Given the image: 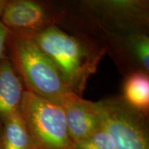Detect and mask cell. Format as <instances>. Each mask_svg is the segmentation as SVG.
<instances>
[{
  "label": "cell",
  "instance_id": "5",
  "mask_svg": "<svg viewBox=\"0 0 149 149\" xmlns=\"http://www.w3.org/2000/svg\"><path fill=\"white\" fill-rule=\"evenodd\" d=\"M80 5L89 18L111 33H146L148 1L86 0L81 1Z\"/></svg>",
  "mask_w": 149,
  "mask_h": 149
},
{
  "label": "cell",
  "instance_id": "2",
  "mask_svg": "<svg viewBox=\"0 0 149 149\" xmlns=\"http://www.w3.org/2000/svg\"><path fill=\"white\" fill-rule=\"evenodd\" d=\"M6 47L25 91L60 106L74 94L49 57L31 37L8 31Z\"/></svg>",
  "mask_w": 149,
  "mask_h": 149
},
{
  "label": "cell",
  "instance_id": "11",
  "mask_svg": "<svg viewBox=\"0 0 149 149\" xmlns=\"http://www.w3.org/2000/svg\"><path fill=\"white\" fill-rule=\"evenodd\" d=\"M122 98L126 103L145 114L149 111V77L144 72L137 71L126 77Z\"/></svg>",
  "mask_w": 149,
  "mask_h": 149
},
{
  "label": "cell",
  "instance_id": "8",
  "mask_svg": "<svg viewBox=\"0 0 149 149\" xmlns=\"http://www.w3.org/2000/svg\"><path fill=\"white\" fill-rule=\"evenodd\" d=\"M115 36L118 57L129 61L135 66V71L148 74L149 71V37L146 33H112Z\"/></svg>",
  "mask_w": 149,
  "mask_h": 149
},
{
  "label": "cell",
  "instance_id": "14",
  "mask_svg": "<svg viewBox=\"0 0 149 149\" xmlns=\"http://www.w3.org/2000/svg\"><path fill=\"white\" fill-rule=\"evenodd\" d=\"M7 2H8V1H6V0H0V17L2 15Z\"/></svg>",
  "mask_w": 149,
  "mask_h": 149
},
{
  "label": "cell",
  "instance_id": "6",
  "mask_svg": "<svg viewBox=\"0 0 149 149\" xmlns=\"http://www.w3.org/2000/svg\"><path fill=\"white\" fill-rule=\"evenodd\" d=\"M1 20L9 32L30 35L57 25L61 14L56 13L50 6L33 0L8 1Z\"/></svg>",
  "mask_w": 149,
  "mask_h": 149
},
{
  "label": "cell",
  "instance_id": "13",
  "mask_svg": "<svg viewBox=\"0 0 149 149\" xmlns=\"http://www.w3.org/2000/svg\"><path fill=\"white\" fill-rule=\"evenodd\" d=\"M8 37V30L0 21V61L4 56Z\"/></svg>",
  "mask_w": 149,
  "mask_h": 149
},
{
  "label": "cell",
  "instance_id": "9",
  "mask_svg": "<svg viewBox=\"0 0 149 149\" xmlns=\"http://www.w3.org/2000/svg\"><path fill=\"white\" fill-rule=\"evenodd\" d=\"M24 86L8 57L0 61V118L19 111Z\"/></svg>",
  "mask_w": 149,
  "mask_h": 149
},
{
  "label": "cell",
  "instance_id": "15",
  "mask_svg": "<svg viewBox=\"0 0 149 149\" xmlns=\"http://www.w3.org/2000/svg\"><path fill=\"white\" fill-rule=\"evenodd\" d=\"M1 130H2V121L0 118V148H1Z\"/></svg>",
  "mask_w": 149,
  "mask_h": 149
},
{
  "label": "cell",
  "instance_id": "3",
  "mask_svg": "<svg viewBox=\"0 0 149 149\" xmlns=\"http://www.w3.org/2000/svg\"><path fill=\"white\" fill-rule=\"evenodd\" d=\"M19 111L33 149H74L61 106L24 91Z\"/></svg>",
  "mask_w": 149,
  "mask_h": 149
},
{
  "label": "cell",
  "instance_id": "7",
  "mask_svg": "<svg viewBox=\"0 0 149 149\" xmlns=\"http://www.w3.org/2000/svg\"><path fill=\"white\" fill-rule=\"evenodd\" d=\"M61 106L73 144L103 127L97 102L84 100L74 93Z\"/></svg>",
  "mask_w": 149,
  "mask_h": 149
},
{
  "label": "cell",
  "instance_id": "10",
  "mask_svg": "<svg viewBox=\"0 0 149 149\" xmlns=\"http://www.w3.org/2000/svg\"><path fill=\"white\" fill-rule=\"evenodd\" d=\"M0 149H33L31 136L19 111L1 117Z\"/></svg>",
  "mask_w": 149,
  "mask_h": 149
},
{
  "label": "cell",
  "instance_id": "12",
  "mask_svg": "<svg viewBox=\"0 0 149 149\" xmlns=\"http://www.w3.org/2000/svg\"><path fill=\"white\" fill-rule=\"evenodd\" d=\"M74 149H116L111 135L104 127L74 143Z\"/></svg>",
  "mask_w": 149,
  "mask_h": 149
},
{
  "label": "cell",
  "instance_id": "1",
  "mask_svg": "<svg viewBox=\"0 0 149 149\" xmlns=\"http://www.w3.org/2000/svg\"><path fill=\"white\" fill-rule=\"evenodd\" d=\"M28 37L49 57L68 88L82 96L89 77L95 72L107 48L86 37L68 34L57 25Z\"/></svg>",
  "mask_w": 149,
  "mask_h": 149
},
{
  "label": "cell",
  "instance_id": "4",
  "mask_svg": "<svg viewBox=\"0 0 149 149\" xmlns=\"http://www.w3.org/2000/svg\"><path fill=\"white\" fill-rule=\"evenodd\" d=\"M102 126L116 149H149L148 115L132 107L122 97L97 102Z\"/></svg>",
  "mask_w": 149,
  "mask_h": 149
}]
</instances>
